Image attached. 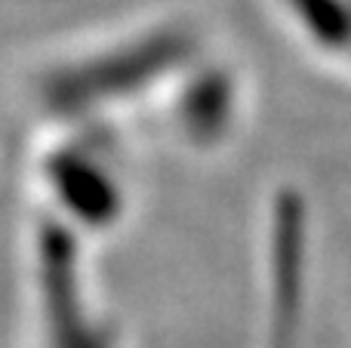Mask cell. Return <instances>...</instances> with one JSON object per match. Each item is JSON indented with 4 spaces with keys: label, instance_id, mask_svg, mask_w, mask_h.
Segmentation results:
<instances>
[{
    "label": "cell",
    "instance_id": "cell-1",
    "mask_svg": "<svg viewBox=\"0 0 351 348\" xmlns=\"http://www.w3.org/2000/svg\"><path fill=\"white\" fill-rule=\"evenodd\" d=\"M160 65V55L154 53H139V55H123L108 65H96L86 71H74L68 77H62L53 86V99L62 105H86L105 96H117L123 90H133V84H139L142 77L154 71Z\"/></svg>",
    "mask_w": 351,
    "mask_h": 348
},
{
    "label": "cell",
    "instance_id": "cell-2",
    "mask_svg": "<svg viewBox=\"0 0 351 348\" xmlns=\"http://www.w3.org/2000/svg\"><path fill=\"white\" fill-rule=\"evenodd\" d=\"M53 179L65 203L86 222H105L114 216V191L99 170L77 158H56Z\"/></svg>",
    "mask_w": 351,
    "mask_h": 348
}]
</instances>
